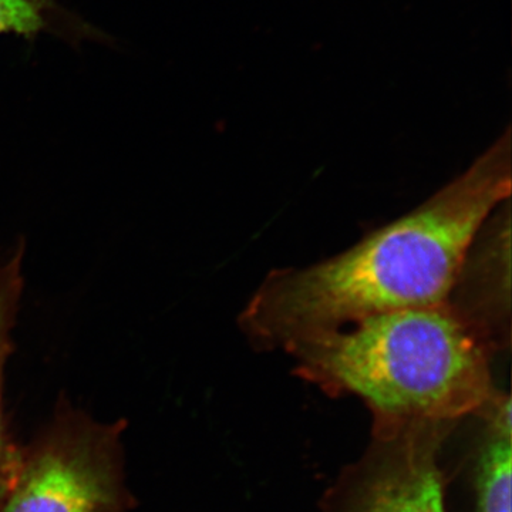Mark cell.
Here are the masks:
<instances>
[{
  "instance_id": "cell-1",
  "label": "cell",
  "mask_w": 512,
  "mask_h": 512,
  "mask_svg": "<svg viewBox=\"0 0 512 512\" xmlns=\"http://www.w3.org/2000/svg\"><path fill=\"white\" fill-rule=\"evenodd\" d=\"M511 130L464 173L409 214L340 254L266 275L239 315V329L264 352L379 313L447 301L471 241L511 198Z\"/></svg>"
},
{
  "instance_id": "cell-5",
  "label": "cell",
  "mask_w": 512,
  "mask_h": 512,
  "mask_svg": "<svg viewBox=\"0 0 512 512\" xmlns=\"http://www.w3.org/2000/svg\"><path fill=\"white\" fill-rule=\"evenodd\" d=\"M511 201L478 229L447 303L494 353L511 345Z\"/></svg>"
},
{
  "instance_id": "cell-6",
  "label": "cell",
  "mask_w": 512,
  "mask_h": 512,
  "mask_svg": "<svg viewBox=\"0 0 512 512\" xmlns=\"http://www.w3.org/2000/svg\"><path fill=\"white\" fill-rule=\"evenodd\" d=\"M511 397L501 392L484 410L487 421L476 468V512H511Z\"/></svg>"
},
{
  "instance_id": "cell-2",
  "label": "cell",
  "mask_w": 512,
  "mask_h": 512,
  "mask_svg": "<svg viewBox=\"0 0 512 512\" xmlns=\"http://www.w3.org/2000/svg\"><path fill=\"white\" fill-rule=\"evenodd\" d=\"M296 375L367 404L373 421L456 423L483 414L495 353L447 302L379 313L285 350Z\"/></svg>"
},
{
  "instance_id": "cell-7",
  "label": "cell",
  "mask_w": 512,
  "mask_h": 512,
  "mask_svg": "<svg viewBox=\"0 0 512 512\" xmlns=\"http://www.w3.org/2000/svg\"><path fill=\"white\" fill-rule=\"evenodd\" d=\"M23 255L25 242L20 241L13 255L6 261H0V490L12 474L20 451V447L13 441L6 420L3 407V379L6 362L13 352L12 330L15 328L20 298L25 288L22 275Z\"/></svg>"
},
{
  "instance_id": "cell-4",
  "label": "cell",
  "mask_w": 512,
  "mask_h": 512,
  "mask_svg": "<svg viewBox=\"0 0 512 512\" xmlns=\"http://www.w3.org/2000/svg\"><path fill=\"white\" fill-rule=\"evenodd\" d=\"M454 424L373 421L372 446L333 488L326 512H447L440 451Z\"/></svg>"
},
{
  "instance_id": "cell-8",
  "label": "cell",
  "mask_w": 512,
  "mask_h": 512,
  "mask_svg": "<svg viewBox=\"0 0 512 512\" xmlns=\"http://www.w3.org/2000/svg\"><path fill=\"white\" fill-rule=\"evenodd\" d=\"M47 35L82 40L92 39L94 32L57 0H0V37L35 40Z\"/></svg>"
},
{
  "instance_id": "cell-3",
  "label": "cell",
  "mask_w": 512,
  "mask_h": 512,
  "mask_svg": "<svg viewBox=\"0 0 512 512\" xmlns=\"http://www.w3.org/2000/svg\"><path fill=\"white\" fill-rule=\"evenodd\" d=\"M124 423L103 424L62 400L2 490L0 512H130Z\"/></svg>"
}]
</instances>
